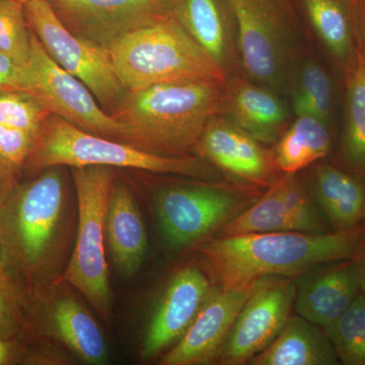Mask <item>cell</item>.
<instances>
[{
    "instance_id": "6da1fadb",
    "label": "cell",
    "mask_w": 365,
    "mask_h": 365,
    "mask_svg": "<svg viewBox=\"0 0 365 365\" xmlns=\"http://www.w3.org/2000/svg\"><path fill=\"white\" fill-rule=\"evenodd\" d=\"M365 230L324 234L255 232L222 235L200 248L220 288L247 287L266 277H292L322 264L354 258Z\"/></svg>"
},
{
    "instance_id": "7a4b0ae2",
    "label": "cell",
    "mask_w": 365,
    "mask_h": 365,
    "mask_svg": "<svg viewBox=\"0 0 365 365\" xmlns=\"http://www.w3.org/2000/svg\"><path fill=\"white\" fill-rule=\"evenodd\" d=\"M225 83L175 81L127 91L112 116L130 132L129 143L168 157L195 153L208 122L222 114Z\"/></svg>"
},
{
    "instance_id": "3957f363",
    "label": "cell",
    "mask_w": 365,
    "mask_h": 365,
    "mask_svg": "<svg viewBox=\"0 0 365 365\" xmlns=\"http://www.w3.org/2000/svg\"><path fill=\"white\" fill-rule=\"evenodd\" d=\"M62 167L18 182L0 205V251L9 277L19 289L47 284L66 203Z\"/></svg>"
},
{
    "instance_id": "277c9868",
    "label": "cell",
    "mask_w": 365,
    "mask_h": 365,
    "mask_svg": "<svg viewBox=\"0 0 365 365\" xmlns=\"http://www.w3.org/2000/svg\"><path fill=\"white\" fill-rule=\"evenodd\" d=\"M108 51L127 91L194 79L227 83L215 60L170 13L124 34Z\"/></svg>"
},
{
    "instance_id": "5b68a950",
    "label": "cell",
    "mask_w": 365,
    "mask_h": 365,
    "mask_svg": "<svg viewBox=\"0 0 365 365\" xmlns=\"http://www.w3.org/2000/svg\"><path fill=\"white\" fill-rule=\"evenodd\" d=\"M91 165L126 168L196 179L213 176L203 158L158 155L130 143L83 130L53 114L38 135L24 175L33 177L52 167Z\"/></svg>"
},
{
    "instance_id": "8992f818",
    "label": "cell",
    "mask_w": 365,
    "mask_h": 365,
    "mask_svg": "<svg viewBox=\"0 0 365 365\" xmlns=\"http://www.w3.org/2000/svg\"><path fill=\"white\" fill-rule=\"evenodd\" d=\"M237 26L242 73L273 91L292 88L302 49L294 0H227Z\"/></svg>"
},
{
    "instance_id": "52a82bcc",
    "label": "cell",
    "mask_w": 365,
    "mask_h": 365,
    "mask_svg": "<svg viewBox=\"0 0 365 365\" xmlns=\"http://www.w3.org/2000/svg\"><path fill=\"white\" fill-rule=\"evenodd\" d=\"M114 168L103 165L71 168L78 199L76 246L60 281L83 295L107 325L113 302L109 268L105 254L106 213L115 185Z\"/></svg>"
},
{
    "instance_id": "ba28073f",
    "label": "cell",
    "mask_w": 365,
    "mask_h": 365,
    "mask_svg": "<svg viewBox=\"0 0 365 365\" xmlns=\"http://www.w3.org/2000/svg\"><path fill=\"white\" fill-rule=\"evenodd\" d=\"M25 11L31 31L53 61L88 86L108 114L116 111L127 91L118 78L107 48L71 33L47 0L28 2Z\"/></svg>"
},
{
    "instance_id": "9c48e42d",
    "label": "cell",
    "mask_w": 365,
    "mask_h": 365,
    "mask_svg": "<svg viewBox=\"0 0 365 365\" xmlns=\"http://www.w3.org/2000/svg\"><path fill=\"white\" fill-rule=\"evenodd\" d=\"M241 197L205 185L170 186L158 190L155 209L163 239L182 249L222 228L244 210Z\"/></svg>"
},
{
    "instance_id": "30bf717a",
    "label": "cell",
    "mask_w": 365,
    "mask_h": 365,
    "mask_svg": "<svg viewBox=\"0 0 365 365\" xmlns=\"http://www.w3.org/2000/svg\"><path fill=\"white\" fill-rule=\"evenodd\" d=\"M29 67L34 93L53 115L83 130L129 143L128 128L101 107L88 86L53 61L34 33Z\"/></svg>"
},
{
    "instance_id": "8fae6325",
    "label": "cell",
    "mask_w": 365,
    "mask_h": 365,
    "mask_svg": "<svg viewBox=\"0 0 365 365\" xmlns=\"http://www.w3.org/2000/svg\"><path fill=\"white\" fill-rule=\"evenodd\" d=\"M297 292L294 283L282 277L254 282L218 354L220 362L246 364L268 347L289 319Z\"/></svg>"
},
{
    "instance_id": "7c38bea8",
    "label": "cell",
    "mask_w": 365,
    "mask_h": 365,
    "mask_svg": "<svg viewBox=\"0 0 365 365\" xmlns=\"http://www.w3.org/2000/svg\"><path fill=\"white\" fill-rule=\"evenodd\" d=\"M61 23L93 44L107 48L134 29L169 13L170 0H47Z\"/></svg>"
},
{
    "instance_id": "4fadbf2b",
    "label": "cell",
    "mask_w": 365,
    "mask_h": 365,
    "mask_svg": "<svg viewBox=\"0 0 365 365\" xmlns=\"http://www.w3.org/2000/svg\"><path fill=\"white\" fill-rule=\"evenodd\" d=\"M220 230L222 235L255 232H328L307 190L295 174L276 178L269 185L264 196L223 225Z\"/></svg>"
},
{
    "instance_id": "5bb4252c",
    "label": "cell",
    "mask_w": 365,
    "mask_h": 365,
    "mask_svg": "<svg viewBox=\"0 0 365 365\" xmlns=\"http://www.w3.org/2000/svg\"><path fill=\"white\" fill-rule=\"evenodd\" d=\"M195 153L228 176L252 184L270 185L278 170L273 153L222 115L208 122Z\"/></svg>"
},
{
    "instance_id": "9a60e30c",
    "label": "cell",
    "mask_w": 365,
    "mask_h": 365,
    "mask_svg": "<svg viewBox=\"0 0 365 365\" xmlns=\"http://www.w3.org/2000/svg\"><path fill=\"white\" fill-rule=\"evenodd\" d=\"M253 284L215 288L187 332L163 355L160 364H205L218 357Z\"/></svg>"
},
{
    "instance_id": "2e32d148",
    "label": "cell",
    "mask_w": 365,
    "mask_h": 365,
    "mask_svg": "<svg viewBox=\"0 0 365 365\" xmlns=\"http://www.w3.org/2000/svg\"><path fill=\"white\" fill-rule=\"evenodd\" d=\"M215 288L198 268H184L172 278L148 327L141 356L151 359L176 344L198 316Z\"/></svg>"
},
{
    "instance_id": "e0dca14e",
    "label": "cell",
    "mask_w": 365,
    "mask_h": 365,
    "mask_svg": "<svg viewBox=\"0 0 365 365\" xmlns=\"http://www.w3.org/2000/svg\"><path fill=\"white\" fill-rule=\"evenodd\" d=\"M169 13L222 69L244 76L237 26L227 0H170Z\"/></svg>"
},
{
    "instance_id": "ac0fdd59",
    "label": "cell",
    "mask_w": 365,
    "mask_h": 365,
    "mask_svg": "<svg viewBox=\"0 0 365 365\" xmlns=\"http://www.w3.org/2000/svg\"><path fill=\"white\" fill-rule=\"evenodd\" d=\"M222 116L261 143H272L283 134L288 113L275 91L242 76L225 83Z\"/></svg>"
},
{
    "instance_id": "d6986e66",
    "label": "cell",
    "mask_w": 365,
    "mask_h": 365,
    "mask_svg": "<svg viewBox=\"0 0 365 365\" xmlns=\"http://www.w3.org/2000/svg\"><path fill=\"white\" fill-rule=\"evenodd\" d=\"M360 277L356 256L314 274L297 292V313L321 328L332 325L359 295L361 290Z\"/></svg>"
},
{
    "instance_id": "ffe728a7",
    "label": "cell",
    "mask_w": 365,
    "mask_h": 365,
    "mask_svg": "<svg viewBox=\"0 0 365 365\" xmlns=\"http://www.w3.org/2000/svg\"><path fill=\"white\" fill-rule=\"evenodd\" d=\"M106 241L118 273L135 275L145 259L148 232L133 194L120 182H115L108 201Z\"/></svg>"
},
{
    "instance_id": "44dd1931",
    "label": "cell",
    "mask_w": 365,
    "mask_h": 365,
    "mask_svg": "<svg viewBox=\"0 0 365 365\" xmlns=\"http://www.w3.org/2000/svg\"><path fill=\"white\" fill-rule=\"evenodd\" d=\"M43 330L56 338L86 364L107 362L108 346L102 329L91 312L69 294L53 297L43 309Z\"/></svg>"
},
{
    "instance_id": "7402d4cb",
    "label": "cell",
    "mask_w": 365,
    "mask_h": 365,
    "mask_svg": "<svg viewBox=\"0 0 365 365\" xmlns=\"http://www.w3.org/2000/svg\"><path fill=\"white\" fill-rule=\"evenodd\" d=\"M302 317H289L268 347L250 360L253 365H335L339 364L332 343Z\"/></svg>"
},
{
    "instance_id": "603a6c76",
    "label": "cell",
    "mask_w": 365,
    "mask_h": 365,
    "mask_svg": "<svg viewBox=\"0 0 365 365\" xmlns=\"http://www.w3.org/2000/svg\"><path fill=\"white\" fill-rule=\"evenodd\" d=\"M312 188L336 230H351L365 220V187L350 175L319 165L314 170Z\"/></svg>"
},
{
    "instance_id": "cb8c5ba5",
    "label": "cell",
    "mask_w": 365,
    "mask_h": 365,
    "mask_svg": "<svg viewBox=\"0 0 365 365\" xmlns=\"http://www.w3.org/2000/svg\"><path fill=\"white\" fill-rule=\"evenodd\" d=\"M314 32L345 72L356 54L354 14L345 0H302Z\"/></svg>"
},
{
    "instance_id": "d4e9b609",
    "label": "cell",
    "mask_w": 365,
    "mask_h": 365,
    "mask_svg": "<svg viewBox=\"0 0 365 365\" xmlns=\"http://www.w3.org/2000/svg\"><path fill=\"white\" fill-rule=\"evenodd\" d=\"M331 145L328 123L318 118L297 116L280 136L273 153L274 162L284 174H297L327 157Z\"/></svg>"
},
{
    "instance_id": "484cf974",
    "label": "cell",
    "mask_w": 365,
    "mask_h": 365,
    "mask_svg": "<svg viewBox=\"0 0 365 365\" xmlns=\"http://www.w3.org/2000/svg\"><path fill=\"white\" fill-rule=\"evenodd\" d=\"M356 38V54L346 71V113L342 155L353 170L365 174V44Z\"/></svg>"
},
{
    "instance_id": "4316f807",
    "label": "cell",
    "mask_w": 365,
    "mask_h": 365,
    "mask_svg": "<svg viewBox=\"0 0 365 365\" xmlns=\"http://www.w3.org/2000/svg\"><path fill=\"white\" fill-rule=\"evenodd\" d=\"M292 106L297 116H312L329 123L332 111V86L326 71L317 62H304L295 72Z\"/></svg>"
},
{
    "instance_id": "83f0119b",
    "label": "cell",
    "mask_w": 365,
    "mask_h": 365,
    "mask_svg": "<svg viewBox=\"0 0 365 365\" xmlns=\"http://www.w3.org/2000/svg\"><path fill=\"white\" fill-rule=\"evenodd\" d=\"M338 359L347 365H365V295L359 292L339 318L324 329Z\"/></svg>"
},
{
    "instance_id": "f1b7e54d",
    "label": "cell",
    "mask_w": 365,
    "mask_h": 365,
    "mask_svg": "<svg viewBox=\"0 0 365 365\" xmlns=\"http://www.w3.org/2000/svg\"><path fill=\"white\" fill-rule=\"evenodd\" d=\"M51 115L44 101L34 91L24 88L0 90V124L39 135Z\"/></svg>"
},
{
    "instance_id": "f546056e",
    "label": "cell",
    "mask_w": 365,
    "mask_h": 365,
    "mask_svg": "<svg viewBox=\"0 0 365 365\" xmlns=\"http://www.w3.org/2000/svg\"><path fill=\"white\" fill-rule=\"evenodd\" d=\"M32 31L25 4L19 0H0V53L29 66L32 55Z\"/></svg>"
},
{
    "instance_id": "4dcf8cb0",
    "label": "cell",
    "mask_w": 365,
    "mask_h": 365,
    "mask_svg": "<svg viewBox=\"0 0 365 365\" xmlns=\"http://www.w3.org/2000/svg\"><path fill=\"white\" fill-rule=\"evenodd\" d=\"M30 333L23 297L9 277H0V337H25Z\"/></svg>"
},
{
    "instance_id": "1f68e13d",
    "label": "cell",
    "mask_w": 365,
    "mask_h": 365,
    "mask_svg": "<svg viewBox=\"0 0 365 365\" xmlns=\"http://www.w3.org/2000/svg\"><path fill=\"white\" fill-rule=\"evenodd\" d=\"M37 138V134L0 124V165L21 179Z\"/></svg>"
},
{
    "instance_id": "d6a6232c",
    "label": "cell",
    "mask_w": 365,
    "mask_h": 365,
    "mask_svg": "<svg viewBox=\"0 0 365 365\" xmlns=\"http://www.w3.org/2000/svg\"><path fill=\"white\" fill-rule=\"evenodd\" d=\"M44 351L29 347L25 337H0V365L43 364Z\"/></svg>"
},
{
    "instance_id": "836d02e7",
    "label": "cell",
    "mask_w": 365,
    "mask_h": 365,
    "mask_svg": "<svg viewBox=\"0 0 365 365\" xmlns=\"http://www.w3.org/2000/svg\"><path fill=\"white\" fill-rule=\"evenodd\" d=\"M1 88H24L34 91V81L29 66H23L0 53V90Z\"/></svg>"
},
{
    "instance_id": "e575fe53",
    "label": "cell",
    "mask_w": 365,
    "mask_h": 365,
    "mask_svg": "<svg viewBox=\"0 0 365 365\" xmlns=\"http://www.w3.org/2000/svg\"><path fill=\"white\" fill-rule=\"evenodd\" d=\"M19 182L20 179L0 165V205L6 201Z\"/></svg>"
},
{
    "instance_id": "d590c367",
    "label": "cell",
    "mask_w": 365,
    "mask_h": 365,
    "mask_svg": "<svg viewBox=\"0 0 365 365\" xmlns=\"http://www.w3.org/2000/svg\"><path fill=\"white\" fill-rule=\"evenodd\" d=\"M355 36L365 44V1L354 6Z\"/></svg>"
},
{
    "instance_id": "8d00e7d4",
    "label": "cell",
    "mask_w": 365,
    "mask_h": 365,
    "mask_svg": "<svg viewBox=\"0 0 365 365\" xmlns=\"http://www.w3.org/2000/svg\"><path fill=\"white\" fill-rule=\"evenodd\" d=\"M356 257L359 260L360 272H361V277H360V281H361V290L365 295V237L364 242H362L361 248H360Z\"/></svg>"
},
{
    "instance_id": "74e56055",
    "label": "cell",
    "mask_w": 365,
    "mask_h": 365,
    "mask_svg": "<svg viewBox=\"0 0 365 365\" xmlns=\"http://www.w3.org/2000/svg\"><path fill=\"white\" fill-rule=\"evenodd\" d=\"M4 270H6V268H4V262H2L1 258V251H0V276L4 273Z\"/></svg>"
},
{
    "instance_id": "f35d334b",
    "label": "cell",
    "mask_w": 365,
    "mask_h": 365,
    "mask_svg": "<svg viewBox=\"0 0 365 365\" xmlns=\"http://www.w3.org/2000/svg\"><path fill=\"white\" fill-rule=\"evenodd\" d=\"M348 4H352V6H356V4H360V2L365 1V0H345Z\"/></svg>"
},
{
    "instance_id": "ab89813d",
    "label": "cell",
    "mask_w": 365,
    "mask_h": 365,
    "mask_svg": "<svg viewBox=\"0 0 365 365\" xmlns=\"http://www.w3.org/2000/svg\"><path fill=\"white\" fill-rule=\"evenodd\" d=\"M19 1H21V4H28V2L34 1V0H19Z\"/></svg>"
}]
</instances>
